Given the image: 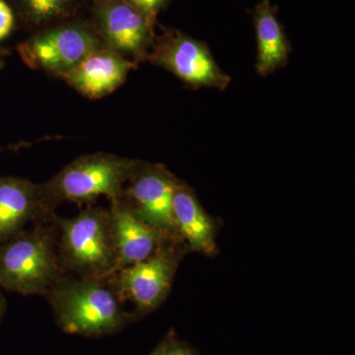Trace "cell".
<instances>
[{"label": "cell", "mask_w": 355, "mask_h": 355, "mask_svg": "<svg viewBox=\"0 0 355 355\" xmlns=\"http://www.w3.org/2000/svg\"><path fill=\"white\" fill-rule=\"evenodd\" d=\"M67 333L100 336L120 330L130 318L113 277L67 275L44 296Z\"/></svg>", "instance_id": "cell-1"}, {"label": "cell", "mask_w": 355, "mask_h": 355, "mask_svg": "<svg viewBox=\"0 0 355 355\" xmlns=\"http://www.w3.org/2000/svg\"><path fill=\"white\" fill-rule=\"evenodd\" d=\"M35 224L0 244V286L21 295L46 296L64 275L58 247V226Z\"/></svg>", "instance_id": "cell-2"}, {"label": "cell", "mask_w": 355, "mask_h": 355, "mask_svg": "<svg viewBox=\"0 0 355 355\" xmlns=\"http://www.w3.org/2000/svg\"><path fill=\"white\" fill-rule=\"evenodd\" d=\"M60 261L69 275L112 277L116 272V252L109 209L89 205L76 216L55 214Z\"/></svg>", "instance_id": "cell-3"}, {"label": "cell", "mask_w": 355, "mask_h": 355, "mask_svg": "<svg viewBox=\"0 0 355 355\" xmlns=\"http://www.w3.org/2000/svg\"><path fill=\"white\" fill-rule=\"evenodd\" d=\"M137 162L111 153L87 154L74 159L43 184L55 207L64 202L93 205L102 196L113 202L123 197Z\"/></svg>", "instance_id": "cell-4"}, {"label": "cell", "mask_w": 355, "mask_h": 355, "mask_svg": "<svg viewBox=\"0 0 355 355\" xmlns=\"http://www.w3.org/2000/svg\"><path fill=\"white\" fill-rule=\"evenodd\" d=\"M146 62L167 70L193 89L223 91L232 80L217 64L205 42L177 30H169L156 37Z\"/></svg>", "instance_id": "cell-5"}, {"label": "cell", "mask_w": 355, "mask_h": 355, "mask_svg": "<svg viewBox=\"0 0 355 355\" xmlns=\"http://www.w3.org/2000/svg\"><path fill=\"white\" fill-rule=\"evenodd\" d=\"M102 46L97 33L87 26L67 24L34 35L21 43L17 51L28 67L58 78Z\"/></svg>", "instance_id": "cell-6"}, {"label": "cell", "mask_w": 355, "mask_h": 355, "mask_svg": "<svg viewBox=\"0 0 355 355\" xmlns=\"http://www.w3.org/2000/svg\"><path fill=\"white\" fill-rule=\"evenodd\" d=\"M94 18L105 48L135 64L146 62L156 39L155 19L125 0H95Z\"/></svg>", "instance_id": "cell-7"}, {"label": "cell", "mask_w": 355, "mask_h": 355, "mask_svg": "<svg viewBox=\"0 0 355 355\" xmlns=\"http://www.w3.org/2000/svg\"><path fill=\"white\" fill-rule=\"evenodd\" d=\"M178 242L164 243L150 258L112 275L121 299L130 301L139 312H151L167 298L181 257Z\"/></svg>", "instance_id": "cell-8"}, {"label": "cell", "mask_w": 355, "mask_h": 355, "mask_svg": "<svg viewBox=\"0 0 355 355\" xmlns=\"http://www.w3.org/2000/svg\"><path fill=\"white\" fill-rule=\"evenodd\" d=\"M179 182L164 166L137 160L123 198L142 220L181 241L173 214V197Z\"/></svg>", "instance_id": "cell-9"}, {"label": "cell", "mask_w": 355, "mask_h": 355, "mask_svg": "<svg viewBox=\"0 0 355 355\" xmlns=\"http://www.w3.org/2000/svg\"><path fill=\"white\" fill-rule=\"evenodd\" d=\"M55 209L43 183L0 177V244L25 230L28 224L51 221Z\"/></svg>", "instance_id": "cell-10"}, {"label": "cell", "mask_w": 355, "mask_h": 355, "mask_svg": "<svg viewBox=\"0 0 355 355\" xmlns=\"http://www.w3.org/2000/svg\"><path fill=\"white\" fill-rule=\"evenodd\" d=\"M137 67L132 60L102 46L58 78L84 97L98 100L120 88Z\"/></svg>", "instance_id": "cell-11"}, {"label": "cell", "mask_w": 355, "mask_h": 355, "mask_svg": "<svg viewBox=\"0 0 355 355\" xmlns=\"http://www.w3.org/2000/svg\"><path fill=\"white\" fill-rule=\"evenodd\" d=\"M109 210L116 245V272L147 260L164 243L173 240L139 218L123 198L111 202Z\"/></svg>", "instance_id": "cell-12"}, {"label": "cell", "mask_w": 355, "mask_h": 355, "mask_svg": "<svg viewBox=\"0 0 355 355\" xmlns=\"http://www.w3.org/2000/svg\"><path fill=\"white\" fill-rule=\"evenodd\" d=\"M253 17L257 39L254 69L259 76L268 77L286 67L291 44L270 0H261L257 4Z\"/></svg>", "instance_id": "cell-13"}, {"label": "cell", "mask_w": 355, "mask_h": 355, "mask_svg": "<svg viewBox=\"0 0 355 355\" xmlns=\"http://www.w3.org/2000/svg\"><path fill=\"white\" fill-rule=\"evenodd\" d=\"M173 214L180 238L193 251L216 253V227L193 191L180 181L173 197Z\"/></svg>", "instance_id": "cell-14"}, {"label": "cell", "mask_w": 355, "mask_h": 355, "mask_svg": "<svg viewBox=\"0 0 355 355\" xmlns=\"http://www.w3.org/2000/svg\"><path fill=\"white\" fill-rule=\"evenodd\" d=\"M23 15L33 24L41 25L64 17L74 0H19Z\"/></svg>", "instance_id": "cell-15"}, {"label": "cell", "mask_w": 355, "mask_h": 355, "mask_svg": "<svg viewBox=\"0 0 355 355\" xmlns=\"http://www.w3.org/2000/svg\"><path fill=\"white\" fill-rule=\"evenodd\" d=\"M125 1L156 20V16L167 6L170 0H125Z\"/></svg>", "instance_id": "cell-16"}, {"label": "cell", "mask_w": 355, "mask_h": 355, "mask_svg": "<svg viewBox=\"0 0 355 355\" xmlns=\"http://www.w3.org/2000/svg\"><path fill=\"white\" fill-rule=\"evenodd\" d=\"M14 26L12 9L4 0H0V42L9 36Z\"/></svg>", "instance_id": "cell-17"}, {"label": "cell", "mask_w": 355, "mask_h": 355, "mask_svg": "<svg viewBox=\"0 0 355 355\" xmlns=\"http://www.w3.org/2000/svg\"><path fill=\"white\" fill-rule=\"evenodd\" d=\"M161 355H195L193 350L176 340H165Z\"/></svg>", "instance_id": "cell-18"}, {"label": "cell", "mask_w": 355, "mask_h": 355, "mask_svg": "<svg viewBox=\"0 0 355 355\" xmlns=\"http://www.w3.org/2000/svg\"><path fill=\"white\" fill-rule=\"evenodd\" d=\"M6 297H4L3 294L0 292V322H1L2 318H3L4 314H6Z\"/></svg>", "instance_id": "cell-19"}, {"label": "cell", "mask_w": 355, "mask_h": 355, "mask_svg": "<svg viewBox=\"0 0 355 355\" xmlns=\"http://www.w3.org/2000/svg\"><path fill=\"white\" fill-rule=\"evenodd\" d=\"M163 347H164V342L161 343V345H159V347H156V349L153 350V354H151L150 355H161V354H162Z\"/></svg>", "instance_id": "cell-20"}, {"label": "cell", "mask_w": 355, "mask_h": 355, "mask_svg": "<svg viewBox=\"0 0 355 355\" xmlns=\"http://www.w3.org/2000/svg\"><path fill=\"white\" fill-rule=\"evenodd\" d=\"M4 65V53L0 50V70L2 69Z\"/></svg>", "instance_id": "cell-21"}]
</instances>
